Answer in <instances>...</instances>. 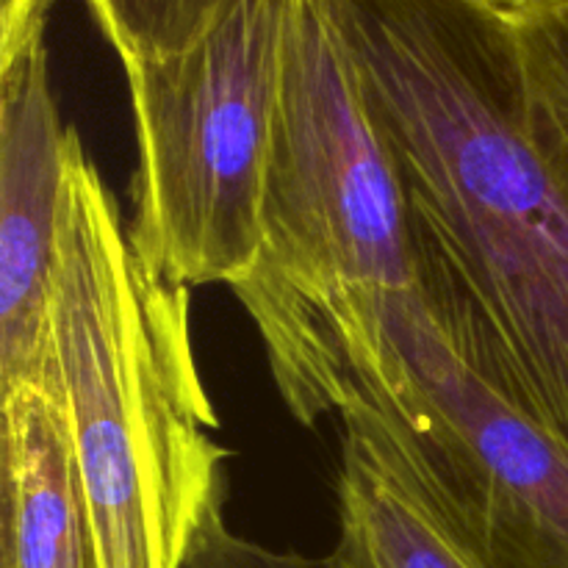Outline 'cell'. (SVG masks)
<instances>
[{
	"instance_id": "cell-1",
	"label": "cell",
	"mask_w": 568,
	"mask_h": 568,
	"mask_svg": "<svg viewBox=\"0 0 568 568\" xmlns=\"http://www.w3.org/2000/svg\"><path fill=\"white\" fill-rule=\"evenodd\" d=\"M408 203L414 292L568 455V203L521 125L508 22L471 0H327Z\"/></svg>"
},
{
	"instance_id": "cell-7",
	"label": "cell",
	"mask_w": 568,
	"mask_h": 568,
	"mask_svg": "<svg viewBox=\"0 0 568 568\" xmlns=\"http://www.w3.org/2000/svg\"><path fill=\"white\" fill-rule=\"evenodd\" d=\"M0 568H98L55 369L3 397Z\"/></svg>"
},
{
	"instance_id": "cell-10",
	"label": "cell",
	"mask_w": 568,
	"mask_h": 568,
	"mask_svg": "<svg viewBox=\"0 0 568 568\" xmlns=\"http://www.w3.org/2000/svg\"><path fill=\"white\" fill-rule=\"evenodd\" d=\"M122 67L189 48L225 0H87Z\"/></svg>"
},
{
	"instance_id": "cell-4",
	"label": "cell",
	"mask_w": 568,
	"mask_h": 568,
	"mask_svg": "<svg viewBox=\"0 0 568 568\" xmlns=\"http://www.w3.org/2000/svg\"><path fill=\"white\" fill-rule=\"evenodd\" d=\"M414 288L408 203L327 0H294L261 200V253L231 288L283 364L349 292Z\"/></svg>"
},
{
	"instance_id": "cell-13",
	"label": "cell",
	"mask_w": 568,
	"mask_h": 568,
	"mask_svg": "<svg viewBox=\"0 0 568 568\" xmlns=\"http://www.w3.org/2000/svg\"><path fill=\"white\" fill-rule=\"evenodd\" d=\"M3 3H20V0H3Z\"/></svg>"
},
{
	"instance_id": "cell-5",
	"label": "cell",
	"mask_w": 568,
	"mask_h": 568,
	"mask_svg": "<svg viewBox=\"0 0 568 568\" xmlns=\"http://www.w3.org/2000/svg\"><path fill=\"white\" fill-rule=\"evenodd\" d=\"M294 0H225L178 53L125 64L136 122L131 242L175 286H236L261 200Z\"/></svg>"
},
{
	"instance_id": "cell-9",
	"label": "cell",
	"mask_w": 568,
	"mask_h": 568,
	"mask_svg": "<svg viewBox=\"0 0 568 568\" xmlns=\"http://www.w3.org/2000/svg\"><path fill=\"white\" fill-rule=\"evenodd\" d=\"M521 125L568 203V0H532L508 17Z\"/></svg>"
},
{
	"instance_id": "cell-3",
	"label": "cell",
	"mask_w": 568,
	"mask_h": 568,
	"mask_svg": "<svg viewBox=\"0 0 568 568\" xmlns=\"http://www.w3.org/2000/svg\"><path fill=\"white\" fill-rule=\"evenodd\" d=\"M275 386L300 425L342 416L491 568H568V455L453 353L414 288L338 297Z\"/></svg>"
},
{
	"instance_id": "cell-11",
	"label": "cell",
	"mask_w": 568,
	"mask_h": 568,
	"mask_svg": "<svg viewBox=\"0 0 568 568\" xmlns=\"http://www.w3.org/2000/svg\"><path fill=\"white\" fill-rule=\"evenodd\" d=\"M183 568H325V560L305 558L294 549L283 552L239 536L227 527L222 508H216L200 527Z\"/></svg>"
},
{
	"instance_id": "cell-8",
	"label": "cell",
	"mask_w": 568,
	"mask_h": 568,
	"mask_svg": "<svg viewBox=\"0 0 568 568\" xmlns=\"http://www.w3.org/2000/svg\"><path fill=\"white\" fill-rule=\"evenodd\" d=\"M342 433L338 541L325 568H491L364 438Z\"/></svg>"
},
{
	"instance_id": "cell-2",
	"label": "cell",
	"mask_w": 568,
	"mask_h": 568,
	"mask_svg": "<svg viewBox=\"0 0 568 568\" xmlns=\"http://www.w3.org/2000/svg\"><path fill=\"white\" fill-rule=\"evenodd\" d=\"M50 361L98 568H183L225 499L227 460L194 358L189 288L144 264L72 128Z\"/></svg>"
},
{
	"instance_id": "cell-12",
	"label": "cell",
	"mask_w": 568,
	"mask_h": 568,
	"mask_svg": "<svg viewBox=\"0 0 568 568\" xmlns=\"http://www.w3.org/2000/svg\"><path fill=\"white\" fill-rule=\"evenodd\" d=\"M471 3L483 6L486 11H491V14L503 17V20H508V17H514L516 11L525 9L527 3H532V0H471Z\"/></svg>"
},
{
	"instance_id": "cell-6",
	"label": "cell",
	"mask_w": 568,
	"mask_h": 568,
	"mask_svg": "<svg viewBox=\"0 0 568 568\" xmlns=\"http://www.w3.org/2000/svg\"><path fill=\"white\" fill-rule=\"evenodd\" d=\"M48 17L0 28V397L50 375L70 128L50 87Z\"/></svg>"
}]
</instances>
